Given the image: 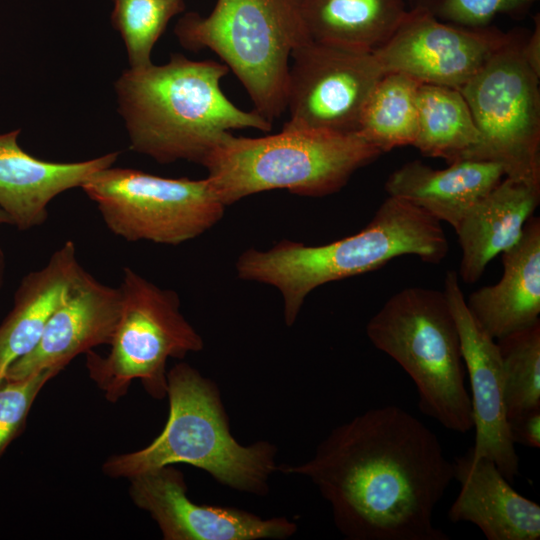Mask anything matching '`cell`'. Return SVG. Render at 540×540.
I'll return each mask as SVG.
<instances>
[{
  "instance_id": "16",
  "label": "cell",
  "mask_w": 540,
  "mask_h": 540,
  "mask_svg": "<svg viewBox=\"0 0 540 540\" xmlns=\"http://www.w3.org/2000/svg\"><path fill=\"white\" fill-rule=\"evenodd\" d=\"M21 130L0 133V208L20 231L43 225L48 205L59 194L80 187L97 171L113 166L115 151L79 162H51L25 152Z\"/></svg>"
},
{
  "instance_id": "24",
  "label": "cell",
  "mask_w": 540,
  "mask_h": 540,
  "mask_svg": "<svg viewBox=\"0 0 540 540\" xmlns=\"http://www.w3.org/2000/svg\"><path fill=\"white\" fill-rule=\"evenodd\" d=\"M420 83L403 73H384L365 103L357 133L382 153L413 145L418 131Z\"/></svg>"
},
{
  "instance_id": "9",
  "label": "cell",
  "mask_w": 540,
  "mask_h": 540,
  "mask_svg": "<svg viewBox=\"0 0 540 540\" xmlns=\"http://www.w3.org/2000/svg\"><path fill=\"white\" fill-rule=\"evenodd\" d=\"M526 38L509 32L459 91L479 133L467 159L498 163L504 177L540 187V76L523 55Z\"/></svg>"
},
{
  "instance_id": "11",
  "label": "cell",
  "mask_w": 540,
  "mask_h": 540,
  "mask_svg": "<svg viewBox=\"0 0 540 540\" xmlns=\"http://www.w3.org/2000/svg\"><path fill=\"white\" fill-rule=\"evenodd\" d=\"M290 60L283 129L357 133L365 103L385 73L374 53L310 39Z\"/></svg>"
},
{
  "instance_id": "33",
  "label": "cell",
  "mask_w": 540,
  "mask_h": 540,
  "mask_svg": "<svg viewBox=\"0 0 540 540\" xmlns=\"http://www.w3.org/2000/svg\"><path fill=\"white\" fill-rule=\"evenodd\" d=\"M297 1L299 2V4H301V3H303V2H305L307 0H297Z\"/></svg>"
},
{
  "instance_id": "15",
  "label": "cell",
  "mask_w": 540,
  "mask_h": 540,
  "mask_svg": "<svg viewBox=\"0 0 540 540\" xmlns=\"http://www.w3.org/2000/svg\"><path fill=\"white\" fill-rule=\"evenodd\" d=\"M121 303L119 287L100 282L80 266L37 345L12 363L4 377L19 380L48 370L60 373L77 356L109 345Z\"/></svg>"
},
{
  "instance_id": "6",
  "label": "cell",
  "mask_w": 540,
  "mask_h": 540,
  "mask_svg": "<svg viewBox=\"0 0 540 540\" xmlns=\"http://www.w3.org/2000/svg\"><path fill=\"white\" fill-rule=\"evenodd\" d=\"M366 334L411 377L423 414L453 432L473 428L459 331L443 291H398L368 321Z\"/></svg>"
},
{
  "instance_id": "8",
  "label": "cell",
  "mask_w": 540,
  "mask_h": 540,
  "mask_svg": "<svg viewBox=\"0 0 540 540\" xmlns=\"http://www.w3.org/2000/svg\"><path fill=\"white\" fill-rule=\"evenodd\" d=\"M121 312L107 355L86 353L90 379L109 402L124 397L135 380L154 399L167 395L169 358L183 359L204 347L180 310L178 294L152 283L130 267L118 286Z\"/></svg>"
},
{
  "instance_id": "20",
  "label": "cell",
  "mask_w": 540,
  "mask_h": 540,
  "mask_svg": "<svg viewBox=\"0 0 540 540\" xmlns=\"http://www.w3.org/2000/svg\"><path fill=\"white\" fill-rule=\"evenodd\" d=\"M504 176L501 165L491 161L465 159L434 169L414 160L392 172L384 187L389 196L406 200L455 229Z\"/></svg>"
},
{
  "instance_id": "19",
  "label": "cell",
  "mask_w": 540,
  "mask_h": 540,
  "mask_svg": "<svg viewBox=\"0 0 540 540\" xmlns=\"http://www.w3.org/2000/svg\"><path fill=\"white\" fill-rule=\"evenodd\" d=\"M539 202V186L504 177L470 208L454 229L465 283L477 282L495 256L519 241Z\"/></svg>"
},
{
  "instance_id": "10",
  "label": "cell",
  "mask_w": 540,
  "mask_h": 540,
  "mask_svg": "<svg viewBox=\"0 0 540 540\" xmlns=\"http://www.w3.org/2000/svg\"><path fill=\"white\" fill-rule=\"evenodd\" d=\"M81 189L109 231L128 242L179 245L212 228L225 211L206 178H165L110 166Z\"/></svg>"
},
{
  "instance_id": "3",
  "label": "cell",
  "mask_w": 540,
  "mask_h": 540,
  "mask_svg": "<svg viewBox=\"0 0 540 540\" xmlns=\"http://www.w3.org/2000/svg\"><path fill=\"white\" fill-rule=\"evenodd\" d=\"M448 251L441 222L412 203L389 196L368 225L351 236L317 246L282 240L268 250L250 248L238 257L236 272L242 280L279 290L284 321L290 327L306 297L319 286L377 270L404 255L439 264Z\"/></svg>"
},
{
  "instance_id": "7",
  "label": "cell",
  "mask_w": 540,
  "mask_h": 540,
  "mask_svg": "<svg viewBox=\"0 0 540 540\" xmlns=\"http://www.w3.org/2000/svg\"><path fill=\"white\" fill-rule=\"evenodd\" d=\"M174 32L187 49L214 51L271 123L286 110L291 54L311 39L297 0H217L207 16L186 13Z\"/></svg>"
},
{
  "instance_id": "28",
  "label": "cell",
  "mask_w": 540,
  "mask_h": 540,
  "mask_svg": "<svg viewBox=\"0 0 540 540\" xmlns=\"http://www.w3.org/2000/svg\"><path fill=\"white\" fill-rule=\"evenodd\" d=\"M58 374L48 370L19 380L0 379V459L23 432L40 391Z\"/></svg>"
},
{
  "instance_id": "31",
  "label": "cell",
  "mask_w": 540,
  "mask_h": 540,
  "mask_svg": "<svg viewBox=\"0 0 540 540\" xmlns=\"http://www.w3.org/2000/svg\"><path fill=\"white\" fill-rule=\"evenodd\" d=\"M6 274V255L0 244V292L4 284Z\"/></svg>"
},
{
  "instance_id": "12",
  "label": "cell",
  "mask_w": 540,
  "mask_h": 540,
  "mask_svg": "<svg viewBox=\"0 0 540 540\" xmlns=\"http://www.w3.org/2000/svg\"><path fill=\"white\" fill-rule=\"evenodd\" d=\"M508 35L489 26H461L441 21L420 9H409L374 55L385 73L399 72L421 83L459 90Z\"/></svg>"
},
{
  "instance_id": "18",
  "label": "cell",
  "mask_w": 540,
  "mask_h": 540,
  "mask_svg": "<svg viewBox=\"0 0 540 540\" xmlns=\"http://www.w3.org/2000/svg\"><path fill=\"white\" fill-rule=\"evenodd\" d=\"M501 254L499 281L466 300L476 322L495 340L540 321L539 217L532 215L519 241Z\"/></svg>"
},
{
  "instance_id": "2",
  "label": "cell",
  "mask_w": 540,
  "mask_h": 540,
  "mask_svg": "<svg viewBox=\"0 0 540 540\" xmlns=\"http://www.w3.org/2000/svg\"><path fill=\"white\" fill-rule=\"evenodd\" d=\"M229 68L172 54L163 65L127 69L115 82L118 112L130 149L161 164H201L209 150L233 129L268 132L272 123L235 106L220 88Z\"/></svg>"
},
{
  "instance_id": "32",
  "label": "cell",
  "mask_w": 540,
  "mask_h": 540,
  "mask_svg": "<svg viewBox=\"0 0 540 540\" xmlns=\"http://www.w3.org/2000/svg\"><path fill=\"white\" fill-rule=\"evenodd\" d=\"M9 224L11 225V221L7 214L0 208V225Z\"/></svg>"
},
{
  "instance_id": "17",
  "label": "cell",
  "mask_w": 540,
  "mask_h": 540,
  "mask_svg": "<svg viewBox=\"0 0 540 540\" xmlns=\"http://www.w3.org/2000/svg\"><path fill=\"white\" fill-rule=\"evenodd\" d=\"M452 465L460 491L448 510L451 522L472 523L487 540L540 538V506L519 494L494 462L473 458L469 449Z\"/></svg>"
},
{
  "instance_id": "13",
  "label": "cell",
  "mask_w": 540,
  "mask_h": 540,
  "mask_svg": "<svg viewBox=\"0 0 540 540\" xmlns=\"http://www.w3.org/2000/svg\"><path fill=\"white\" fill-rule=\"evenodd\" d=\"M129 496L157 523L165 540L286 539L297 530L286 518L263 519L235 508L198 504L172 465L129 478Z\"/></svg>"
},
{
  "instance_id": "27",
  "label": "cell",
  "mask_w": 540,
  "mask_h": 540,
  "mask_svg": "<svg viewBox=\"0 0 540 540\" xmlns=\"http://www.w3.org/2000/svg\"><path fill=\"white\" fill-rule=\"evenodd\" d=\"M539 0H409L410 9L466 27L488 26L497 15L523 17Z\"/></svg>"
},
{
  "instance_id": "4",
  "label": "cell",
  "mask_w": 540,
  "mask_h": 540,
  "mask_svg": "<svg viewBox=\"0 0 540 540\" xmlns=\"http://www.w3.org/2000/svg\"><path fill=\"white\" fill-rule=\"evenodd\" d=\"M169 414L161 433L146 447L108 457L102 471L131 478L173 464L209 473L219 483L263 495L278 470L276 448L267 441L243 446L232 436L216 385L187 363L167 372Z\"/></svg>"
},
{
  "instance_id": "25",
  "label": "cell",
  "mask_w": 540,
  "mask_h": 540,
  "mask_svg": "<svg viewBox=\"0 0 540 540\" xmlns=\"http://www.w3.org/2000/svg\"><path fill=\"white\" fill-rule=\"evenodd\" d=\"M507 419L540 408V321L496 340Z\"/></svg>"
},
{
  "instance_id": "22",
  "label": "cell",
  "mask_w": 540,
  "mask_h": 540,
  "mask_svg": "<svg viewBox=\"0 0 540 540\" xmlns=\"http://www.w3.org/2000/svg\"><path fill=\"white\" fill-rule=\"evenodd\" d=\"M312 40L374 53L395 32L403 0H307L300 4Z\"/></svg>"
},
{
  "instance_id": "30",
  "label": "cell",
  "mask_w": 540,
  "mask_h": 540,
  "mask_svg": "<svg viewBox=\"0 0 540 540\" xmlns=\"http://www.w3.org/2000/svg\"><path fill=\"white\" fill-rule=\"evenodd\" d=\"M523 55L532 70L540 76V18L534 19V29L527 36L523 45Z\"/></svg>"
},
{
  "instance_id": "21",
  "label": "cell",
  "mask_w": 540,
  "mask_h": 540,
  "mask_svg": "<svg viewBox=\"0 0 540 540\" xmlns=\"http://www.w3.org/2000/svg\"><path fill=\"white\" fill-rule=\"evenodd\" d=\"M80 266L76 246L67 240L43 267L23 276L13 306L0 323V379L12 363L37 345Z\"/></svg>"
},
{
  "instance_id": "1",
  "label": "cell",
  "mask_w": 540,
  "mask_h": 540,
  "mask_svg": "<svg viewBox=\"0 0 540 540\" xmlns=\"http://www.w3.org/2000/svg\"><path fill=\"white\" fill-rule=\"evenodd\" d=\"M311 481L350 540H448L433 514L453 480L436 434L396 405L371 408L335 427L313 457L281 465Z\"/></svg>"
},
{
  "instance_id": "29",
  "label": "cell",
  "mask_w": 540,
  "mask_h": 540,
  "mask_svg": "<svg viewBox=\"0 0 540 540\" xmlns=\"http://www.w3.org/2000/svg\"><path fill=\"white\" fill-rule=\"evenodd\" d=\"M509 433L514 444L540 448V408L531 409L508 419Z\"/></svg>"
},
{
  "instance_id": "26",
  "label": "cell",
  "mask_w": 540,
  "mask_h": 540,
  "mask_svg": "<svg viewBox=\"0 0 540 540\" xmlns=\"http://www.w3.org/2000/svg\"><path fill=\"white\" fill-rule=\"evenodd\" d=\"M184 0H113L112 23L125 44L131 69L152 64V49Z\"/></svg>"
},
{
  "instance_id": "5",
  "label": "cell",
  "mask_w": 540,
  "mask_h": 540,
  "mask_svg": "<svg viewBox=\"0 0 540 540\" xmlns=\"http://www.w3.org/2000/svg\"><path fill=\"white\" fill-rule=\"evenodd\" d=\"M382 152L359 133L283 129L262 137L228 132L201 164L219 201L226 207L250 195L284 189L323 197L343 188L352 174Z\"/></svg>"
},
{
  "instance_id": "23",
  "label": "cell",
  "mask_w": 540,
  "mask_h": 540,
  "mask_svg": "<svg viewBox=\"0 0 540 540\" xmlns=\"http://www.w3.org/2000/svg\"><path fill=\"white\" fill-rule=\"evenodd\" d=\"M417 109L418 131L413 146L423 155L445 159L449 164L468 158L479 142V133L458 89L420 83Z\"/></svg>"
},
{
  "instance_id": "14",
  "label": "cell",
  "mask_w": 540,
  "mask_h": 540,
  "mask_svg": "<svg viewBox=\"0 0 540 540\" xmlns=\"http://www.w3.org/2000/svg\"><path fill=\"white\" fill-rule=\"evenodd\" d=\"M456 321L462 357L470 382V401L475 429L473 458L484 457L513 483L519 474V457L509 433L505 406L504 377L496 340L470 313L454 270L446 272L444 290Z\"/></svg>"
}]
</instances>
